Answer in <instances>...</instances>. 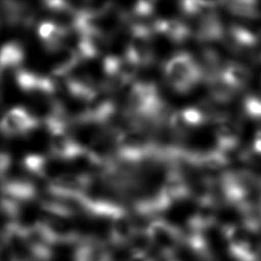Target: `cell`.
Instances as JSON below:
<instances>
[{
	"label": "cell",
	"instance_id": "1",
	"mask_svg": "<svg viewBox=\"0 0 261 261\" xmlns=\"http://www.w3.org/2000/svg\"><path fill=\"white\" fill-rule=\"evenodd\" d=\"M167 84L178 95H187L205 80L201 64L188 52H178L162 65Z\"/></svg>",
	"mask_w": 261,
	"mask_h": 261
},
{
	"label": "cell",
	"instance_id": "2",
	"mask_svg": "<svg viewBox=\"0 0 261 261\" xmlns=\"http://www.w3.org/2000/svg\"><path fill=\"white\" fill-rule=\"evenodd\" d=\"M220 232L226 242L230 257L236 261H258L259 246L255 244V233L243 225L226 224Z\"/></svg>",
	"mask_w": 261,
	"mask_h": 261
},
{
	"label": "cell",
	"instance_id": "3",
	"mask_svg": "<svg viewBox=\"0 0 261 261\" xmlns=\"http://www.w3.org/2000/svg\"><path fill=\"white\" fill-rule=\"evenodd\" d=\"M145 230L152 245L159 251L163 258H172L185 241L183 231L163 219L153 220Z\"/></svg>",
	"mask_w": 261,
	"mask_h": 261
},
{
	"label": "cell",
	"instance_id": "4",
	"mask_svg": "<svg viewBox=\"0 0 261 261\" xmlns=\"http://www.w3.org/2000/svg\"><path fill=\"white\" fill-rule=\"evenodd\" d=\"M216 148L222 152H233L238 149L240 129L237 124L226 117L215 119Z\"/></svg>",
	"mask_w": 261,
	"mask_h": 261
},
{
	"label": "cell",
	"instance_id": "5",
	"mask_svg": "<svg viewBox=\"0 0 261 261\" xmlns=\"http://www.w3.org/2000/svg\"><path fill=\"white\" fill-rule=\"evenodd\" d=\"M232 46L241 52H250L258 42V36L253 31L243 25L233 24L228 31Z\"/></svg>",
	"mask_w": 261,
	"mask_h": 261
},
{
	"label": "cell",
	"instance_id": "6",
	"mask_svg": "<svg viewBox=\"0 0 261 261\" xmlns=\"http://www.w3.org/2000/svg\"><path fill=\"white\" fill-rule=\"evenodd\" d=\"M223 79L236 90L248 85L251 81V72L247 67L240 64H228L220 71Z\"/></svg>",
	"mask_w": 261,
	"mask_h": 261
},
{
	"label": "cell",
	"instance_id": "7",
	"mask_svg": "<svg viewBox=\"0 0 261 261\" xmlns=\"http://www.w3.org/2000/svg\"><path fill=\"white\" fill-rule=\"evenodd\" d=\"M1 68L2 71L5 69H14L21 65L25 59L24 50L21 43L18 41H11L4 45L1 50Z\"/></svg>",
	"mask_w": 261,
	"mask_h": 261
},
{
	"label": "cell",
	"instance_id": "8",
	"mask_svg": "<svg viewBox=\"0 0 261 261\" xmlns=\"http://www.w3.org/2000/svg\"><path fill=\"white\" fill-rule=\"evenodd\" d=\"M228 10L237 16L246 19H256L260 15V7L255 1H237L228 4Z\"/></svg>",
	"mask_w": 261,
	"mask_h": 261
},
{
	"label": "cell",
	"instance_id": "9",
	"mask_svg": "<svg viewBox=\"0 0 261 261\" xmlns=\"http://www.w3.org/2000/svg\"><path fill=\"white\" fill-rule=\"evenodd\" d=\"M244 112L253 120H261V97L248 95L244 101Z\"/></svg>",
	"mask_w": 261,
	"mask_h": 261
},
{
	"label": "cell",
	"instance_id": "10",
	"mask_svg": "<svg viewBox=\"0 0 261 261\" xmlns=\"http://www.w3.org/2000/svg\"><path fill=\"white\" fill-rule=\"evenodd\" d=\"M252 150L255 153L261 155V130L258 131L252 143Z\"/></svg>",
	"mask_w": 261,
	"mask_h": 261
},
{
	"label": "cell",
	"instance_id": "11",
	"mask_svg": "<svg viewBox=\"0 0 261 261\" xmlns=\"http://www.w3.org/2000/svg\"><path fill=\"white\" fill-rule=\"evenodd\" d=\"M127 261H154L152 258L149 257L147 253H132L130 258Z\"/></svg>",
	"mask_w": 261,
	"mask_h": 261
},
{
	"label": "cell",
	"instance_id": "12",
	"mask_svg": "<svg viewBox=\"0 0 261 261\" xmlns=\"http://www.w3.org/2000/svg\"><path fill=\"white\" fill-rule=\"evenodd\" d=\"M258 261H261V244L259 249H258Z\"/></svg>",
	"mask_w": 261,
	"mask_h": 261
},
{
	"label": "cell",
	"instance_id": "13",
	"mask_svg": "<svg viewBox=\"0 0 261 261\" xmlns=\"http://www.w3.org/2000/svg\"><path fill=\"white\" fill-rule=\"evenodd\" d=\"M171 261H176V260H171Z\"/></svg>",
	"mask_w": 261,
	"mask_h": 261
}]
</instances>
